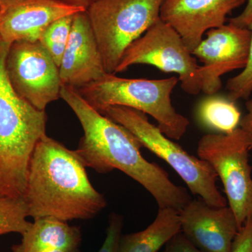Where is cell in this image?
I'll return each instance as SVG.
<instances>
[{"instance_id":"cell-1","label":"cell","mask_w":252,"mask_h":252,"mask_svg":"<svg viewBox=\"0 0 252 252\" xmlns=\"http://www.w3.org/2000/svg\"><path fill=\"white\" fill-rule=\"evenodd\" d=\"M61 97L82 126L84 136L75 152L86 167L99 174L124 172L154 197L158 209L180 212L192 200L187 189L174 184L161 167L144 158L142 146L130 131L93 108L77 89L62 86Z\"/></svg>"},{"instance_id":"cell-2","label":"cell","mask_w":252,"mask_h":252,"mask_svg":"<svg viewBox=\"0 0 252 252\" xmlns=\"http://www.w3.org/2000/svg\"><path fill=\"white\" fill-rule=\"evenodd\" d=\"M86 167L75 151L43 136L32 156L23 196L29 217L67 222L100 213L107 200L93 187Z\"/></svg>"},{"instance_id":"cell-3","label":"cell","mask_w":252,"mask_h":252,"mask_svg":"<svg viewBox=\"0 0 252 252\" xmlns=\"http://www.w3.org/2000/svg\"><path fill=\"white\" fill-rule=\"evenodd\" d=\"M10 46L0 42V198H23L32 156L46 135L47 116L11 86L5 66Z\"/></svg>"},{"instance_id":"cell-4","label":"cell","mask_w":252,"mask_h":252,"mask_svg":"<svg viewBox=\"0 0 252 252\" xmlns=\"http://www.w3.org/2000/svg\"><path fill=\"white\" fill-rule=\"evenodd\" d=\"M178 81L175 77L152 80L124 79L107 73L77 90L99 112L112 106L136 109L153 117L164 135L179 140L185 135L190 123L172 104V93Z\"/></svg>"},{"instance_id":"cell-5","label":"cell","mask_w":252,"mask_h":252,"mask_svg":"<svg viewBox=\"0 0 252 252\" xmlns=\"http://www.w3.org/2000/svg\"><path fill=\"white\" fill-rule=\"evenodd\" d=\"M99 113L124 126L142 147L166 162L194 195L211 206H227L226 199L217 188V175L211 165L190 155L164 135L158 126L149 122L147 114L122 106L109 107Z\"/></svg>"},{"instance_id":"cell-6","label":"cell","mask_w":252,"mask_h":252,"mask_svg":"<svg viewBox=\"0 0 252 252\" xmlns=\"http://www.w3.org/2000/svg\"><path fill=\"white\" fill-rule=\"evenodd\" d=\"M163 0H97L87 9L104 69L115 74L128 46L160 19Z\"/></svg>"},{"instance_id":"cell-7","label":"cell","mask_w":252,"mask_h":252,"mask_svg":"<svg viewBox=\"0 0 252 252\" xmlns=\"http://www.w3.org/2000/svg\"><path fill=\"white\" fill-rule=\"evenodd\" d=\"M250 150L248 137L240 127L230 133L204 135L197 149L198 158L208 162L221 181L240 228L252 216Z\"/></svg>"},{"instance_id":"cell-8","label":"cell","mask_w":252,"mask_h":252,"mask_svg":"<svg viewBox=\"0 0 252 252\" xmlns=\"http://www.w3.org/2000/svg\"><path fill=\"white\" fill-rule=\"evenodd\" d=\"M137 64L178 74L181 87L187 94L195 95L201 92L200 65L179 33L160 18L126 50L115 74Z\"/></svg>"},{"instance_id":"cell-9","label":"cell","mask_w":252,"mask_h":252,"mask_svg":"<svg viewBox=\"0 0 252 252\" xmlns=\"http://www.w3.org/2000/svg\"><path fill=\"white\" fill-rule=\"evenodd\" d=\"M5 66L16 94L38 110L61 97L59 66L39 41L11 44Z\"/></svg>"},{"instance_id":"cell-10","label":"cell","mask_w":252,"mask_h":252,"mask_svg":"<svg viewBox=\"0 0 252 252\" xmlns=\"http://www.w3.org/2000/svg\"><path fill=\"white\" fill-rule=\"evenodd\" d=\"M251 40L252 32L248 28L229 23L207 31L205 39L192 52L203 64L199 68L201 92L208 95L216 94L221 89L223 74L245 69Z\"/></svg>"},{"instance_id":"cell-11","label":"cell","mask_w":252,"mask_h":252,"mask_svg":"<svg viewBox=\"0 0 252 252\" xmlns=\"http://www.w3.org/2000/svg\"><path fill=\"white\" fill-rule=\"evenodd\" d=\"M84 11L61 0H0V42H36L56 20Z\"/></svg>"},{"instance_id":"cell-12","label":"cell","mask_w":252,"mask_h":252,"mask_svg":"<svg viewBox=\"0 0 252 252\" xmlns=\"http://www.w3.org/2000/svg\"><path fill=\"white\" fill-rule=\"evenodd\" d=\"M181 232L203 252H231L240 227L229 206L191 200L180 212Z\"/></svg>"},{"instance_id":"cell-13","label":"cell","mask_w":252,"mask_h":252,"mask_svg":"<svg viewBox=\"0 0 252 252\" xmlns=\"http://www.w3.org/2000/svg\"><path fill=\"white\" fill-rule=\"evenodd\" d=\"M246 0H163L160 18L173 28L190 52L210 30L225 25L227 16Z\"/></svg>"},{"instance_id":"cell-14","label":"cell","mask_w":252,"mask_h":252,"mask_svg":"<svg viewBox=\"0 0 252 252\" xmlns=\"http://www.w3.org/2000/svg\"><path fill=\"white\" fill-rule=\"evenodd\" d=\"M59 71L62 86L76 89L98 80L107 74L86 11L74 15Z\"/></svg>"},{"instance_id":"cell-15","label":"cell","mask_w":252,"mask_h":252,"mask_svg":"<svg viewBox=\"0 0 252 252\" xmlns=\"http://www.w3.org/2000/svg\"><path fill=\"white\" fill-rule=\"evenodd\" d=\"M22 235L21 243L13 245V252H41L50 250H79L80 228L54 217L34 219Z\"/></svg>"},{"instance_id":"cell-16","label":"cell","mask_w":252,"mask_h":252,"mask_svg":"<svg viewBox=\"0 0 252 252\" xmlns=\"http://www.w3.org/2000/svg\"><path fill=\"white\" fill-rule=\"evenodd\" d=\"M180 231V212L158 209L157 217L147 228L122 235L118 252H158Z\"/></svg>"},{"instance_id":"cell-17","label":"cell","mask_w":252,"mask_h":252,"mask_svg":"<svg viewBox=\"0 0 252 252\" xmlns=\"http://www.w3.org/2000/svg\"><path fill=\"white\" fill-rule=\"evenodd\" d=\"M235 102L228 97L210 95L199 105V120L208 128L220 133H230L238 128L242 119Z\"/></svg>"},{"instance_id":"cell-18","label":"cell","mask_w":252,"mask_h":252,"mask_svg":"<svg viewBox=\"0 0 252 252\" xmlns=\"http://www.w3.org/2000/svg\"><path fill=\"white\" fill-rule=\"evenodd\" d=\"M28 217L27 205L23 198H0V235L11 233L23 235L32 224Z\"/></svg>"},{"instance_id":"cell-19","label":"cell","mask_w":252,"mask_h":252,"mask_svg":"<svg viewBox=\"0 0 252 252\" xmlns=\"http://www.w3.org/2000/svg\"><path fill=\"white\" fill-rule=\"evenodd\" d=\"M74 15L59 18L50 24L39 40L59 67L69 41Z\"/></svg>"},{"instance_id":"cell-20","label":"cell","mask_w":252,"mask_h":252,"mask_svg":"<svg viewBox=\"0 0 252 252\" xmlns=\"http://www.w3.org/2000/svg\"><path fill=\"white\" fill-rule=\"evenodd\" d=\"M248 28L252 32V40L248 64L241 73L230 79L226 84L227 97L233 102L240 99L248 100L252 94V22Z\"/></svg>"},{"instance_id":"cell-21","label":"cell","mask_w":252,"mask_h":252,"mask_svg":"<svg viewBox=\"0 0 252 252\" xmlns=\"http://www.w3.org/2000/svg\"><path fill=\"white\" fill-rule=\"evenodd\" d=\"M124 219L118 214L113 213L109 218L106 238L102 246L97 252H118Z\"/></svg>"},{"instance_id":"cell-22","label":"cell","mask_w":252,"mask_h":252,"mask_svg":"<svg viewBox=\"0 0 252 252\" xmlns=\"http://www.w3.org/2000/svg\"><path fill=\"white\" fill-rule=\"evenodd\" d=\"M231 252H252V216L247 220L239 230Z\"/></svg>"},{"instance_id":"cell-23","label":"cell","mask_w":252,"mask_h":252,"mask_svg":"<svg viewBox=\"0 0 252 252\" xmlns=\"http://www.w3.org/2000/svg\"><path fill=\"white\" fill-rule=\"evenodd\" d=\"M163 252H203L186 238L185 235L180 232L172 237L166 245Z\"/></svg>"},{"instance_id":"cell-24","label":"cell","mask_w":252,"mask_h":252,"mask_svg":"<svg viewBox=\"0 0 252 252\" xmlns=\"http://www.w3.org/2000/svg\"><path fill=\"white\" fill-rule=\"evenodd\" d=\"M229 24L239 28H248L252 22V0H248L243 12L238 16L230 18Z\"/></svg>"},{"instance_id":"cell-25","label":"cell","mask_w":252,"mask_h":252,"mask_svg":"<svg viewBox=\"0 0 252 252\" xmlns=\"http://www.w3.org/2000/svg\"><path fill=\"white\" fill-rule=\"evenodd\" d=\"M245 105L248 113L242 118L240 127L246 134L250 149H252V99H248Z\"/></svg>"},{"instance_id":"cell-26","label":"cell","mask_w":252,"mask_h":252,"mask_svg":"<svg viewBox=\"0 0 252 252\" xmlns=\"http://www.w3.org/2000/svg\"><path fill=\"white\" fill-rule=\"evenodd\" d=\"M61 1L73 5V6L84 8V9L86 10L97 0H61Z\"/></svg>"},{"instance_id":"cell-27","label":"cell","mask_w":252,"mask_h":252,"mask_svg":"<svg viewBox=\"0 0 252 252\" xmlns=\"http://www.w3.org/2000/svg\"><path fill=\"white\" fill-rule=\"evenodd\" d=\"M41 252H80L79 250H50Z\"/></svg>"}]
</instances>
